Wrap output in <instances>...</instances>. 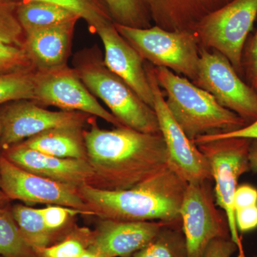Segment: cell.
I'll return each mask as SVG.
<instances>
[{
    "label": "cell",
    "instance_id": "cell-2",
    "mask_svg": "<svg viewBox=\"0 0 257 257\" xmlns=\"http://www.w3.org/2000/svg\"><path fill=\"white\" fill-rule=\"evenodd\" d=\"M187 186L167 167L133 188L104 190L84 184L78 192L99 219L170 223L181 220L179 211Z\"/></svg>",
    "mask_w": 257,
    "mask_h": 257
},
{
    "label": "cell",
    "instance_id": "cell-25",
    "mask_svg": "<svg viewBox=\"0 0 257 257\" xmlns=\"http://www.w3.org/2000/svg\"><path fill=\"white\" fill-rule=\"evenodd\" d=\"M113 23L145 29L151 27L152 19L144 0H104Z\"/></svg>",
    "mask_w": 257,
    "mask_h": 257
},
{
    "label": "cell",
    "instance_id": "cell-40",
    "mask_svg": "<svg viewBox=\"0 0 257 257\" xmlns=\"http://www.w3.org/2000/svg\"><path fill=\"white\" fill-rule=\"evenodd\" d=\"M2 135V122H1V118H0V138H1Z\"/></svg>",
    "mask_w": 257,
    "mask_h": 257
},
{
    "label": "cell",
    "instance_id": "cell-11",
    "mask_svg": "<svg viewBox=\"0 0 257 257\" xmlns=\"http://www.w3.org/2000/svg\"><path fill=\"white\" fill-rule=\"evenodd\" d=\"M39 105L52 106L62 111H80L105 120L115 127L124 126L89 92L75 71L67 64L37 69L35 99Z\"/></svg>",
    "mask_w": 257,
    "mask_h": 257
},
{
    "label": "cell",
    "instance_id": "cell-5",
    "mask_svg": "<svg viewBox=\"0 0 257 257\" xmlns=\"http://www.w3.org/2000/svg\"><path fill=\"white\" fill-rule=\"evenodd\" d=\"M114 25L144 60L192 82L197 79L201 47L192 32L168 31L157 25L145 29Z\"/></svg>",
    "mask_w": 257,
    "mask_h": 257
},
{
    "label": "cell",
    "instance_id": "cell-24",
    "mask_svg": "<svg viewBox=\"0 0 257 257\" xmlns=\"http://www.w3.org/2000/svg\"><path fill=\"white\" fill-rule=\"evenodd\" d=\"M42 1L60 5L76 13L87 23L89 31L96 34L101 27L113 23L104 0H18Z\"/></svg>",
    "mask_w": 257,
    "mask_h": 257
},
{
    "label": "cell",
    "instance_id": "cell-20",
    "mask_svg": "<svg viewBox=\"0 0 257 257\" xmlns=\"http://www.w3.org/2000/svg\"><path fill=\"white\" fill-rule=\"evenodd\" d=\"M17 12L19 21L25 32L80 20L74 12L47 2L20 1Z\"/></svg>",
    "mask_w": 257,
    "mask_h": 257
},
{
    "label": "cell",
    "instance_id": "cell-23",
    "mask_svg": "<svg viewBox=\"0 0 257 257\" xmlns=\"http://www.w3.org/2000/svg\"><path fill=\"white\" fill-rule=\"evenodd\" d=\"M0 255L3 257H39L24 238L9 206L0 207Z\"/></svg>",
    "mask_w": 257,
    "mask_h": 257
},
{
    "label": "cell",
    "instance_id": "cell-9",
    "mask_svg": "<svg viewBox=\"0 0 257 257\" xmlns=\"http://www.w3.org/2000/svg\"><path fill=\"white\" fill-rule=\"evenodd\" d=\"M192 82L211 94L221 106L239 115L247 124L257 119L256 91L243 82L220 52L201 47L197 77Z\"/></svg>",
    "mask_w": 257,
    "mask_h": 257
},
{
    "label": "cell",
    "instance_id": "cell-26",
    "mask_svg": "<svg viewBox=\"0 0 257 257\" xmlns=\"http://www.w3.org/2000/svg\"><path fill=\"white\" fill-rule=\"evenodd\" d=\"M36 71L0 74V104L35 99Z\"/></svg>",
    "mask_w": 257,
    "mask_h": 257
},
{
    "label": "cell",
    "instance_id": "cell-3",
    "mask_svg": "<svg viewBox=\"0 0 257 257\" xmlns=\"http://www.w3.org/2000/svg\"><path fill=\"white\" fill-rule=\"evenodd\" d=\"M153 71L159 86L167 94L168 110L189 140L231 133L248 125L186 77L165 67L153 66Z\"/></svg>",
    "mask_w": 257,
    "mask_h": 257
},
{
    "label": "cell",
    "instance_id": "cell-29",
    "mask_svg": "<svg viewBox=\"0 0 257 257\" xmlns=\"http://www.w3.org/2000/svg\"><path fill=\"white\" fill-rule=\"evenodd\" d=\"M37 69L25 47L0 41V74L25 72Z\"/></svg>",
    "mask_w": 257,
    "mask_h": 257
},
{
    "label": "cell",
    "instance_id": "cell-42",
    "mask_svg": "<svg viewBox=\"0 0 257 257\" xmlns=\"http://www.w3.org/2000/svg\"><path fill=\"white\" fill-rule=\"evenodd\" d=\"M253 257H257V256H253Z\"/></svg>",
    "mask_w": 257,
    "mask_h": 257
},
{
    "label": "cell",
    "instance_id": "cell-14",
    "mask_svg": "<svg viewBox=\"0 0 257 257\" xmlns=\"http://www.w3.org/2000/svg\"><path fill=\"white\" fill-rule=\"evenodd\" d=\"M168 223L99 219L96 229L92 231L88 249L99 257H130L146 246Z\"/></svg>",
    "mask_w": 257,
    "mask_h": 257
},
{
    "label": "cell",
    "instance_id": "cell-36",
    "mask_svg": "<svg viewBox=\"0 0 257 257\" xmlns=\"http://www.w3.org/2000/svg\"><path fill=\"white\" fill-rule=\"evenodd\" d=\"M249 163L251 172H257V140H251L250 144Z\"/></svg>",
    "mask_w": 257,
    "mask_h": 257
},
{
    "label": "cell",
    "instance_id": "cell-7",
    "mask_svg": "<svg viewBox=\"0 0 257 257\" xmlns=\"http://www.w3.org/2000/svg\"><path fill=\"white\" fill-rule=\"evenodd\" d=\"M251 139L224 138L196 144L210 166L216 204L226 214L231 239L239 248V257L245 254L235 221L234 197L240 177L251 171Z\"/></svg>",
    "mask_w": 257,
    "mask_h": 257
},
{
    "label": "cell",
    "instance_id": "cell-33",
    "mask_svg": "<svg viewBox=\"0 0 257 257\" xmlns=\"http://www.w3.org/2000/svg\"><path fill=\"white\" fill-rule=\"evenodd\" d=\"M224 138H246L257 140V119L251 124L246 125L236 131L199 137L193 140V143L197 144Z\"/></svg>",
    "mask_w": 257,
    "mask_h": 257
},
{
    "label": "cell",
    "instance_id": "cell-28",
    "mask_svg": "<svg viewBox=\"0 0 257 257\" xmlns=\"http://www.w3.org/2000/svg\"><path fill=\"white\" fill-rule=\"evenodd\" d=\"M18 0H0V41L24 47L25 33L18 20Z\"/></svg>",
    "mask_w": 257,
    "mask_h": 257
},
{
    "label": "cell",
    "instance_id": "cell-17",
    "mask_svg": "<svg viewBox=\"0 0 257 257\" xmlns=\"http://www.w3.org/2000/svg\"><path fill=\"white\" fill-rule=\"evenodd\" d=\"M79 20L25 32L24 47L37 69H49L67 64L74 28Z\"/></svg>",
    "mask_w": 257,
    "mask_h": 257
},
{
    "label": "cell",
    "instance_id": "cell-39",
    "mask_svg": "<svg viewBox=\"0 0 257 257\" xmlns=\"http://www.w3.org/2000/svg\"><path fill=\"white\" fill-rule=\"evenodd\" d=\"M252 87L255 89V90L257 92V81L254 83V84H253Z\"/></svg>",
    "mask_w": 257,
    "mask_h": 257
},
{
    "label": "cell",
    "instance_id": "cell-12",
    "mask_svg": "<svg viewBox=\"0 0 257 257\" xmlns=\"http://www.w3.org/2000/svg\"><path fill=\"white\" fill-rule=\"evenodd\" d=\"M0 186L10 200L63 206L77 209L83 215L94 216L78 189L23 170L3 155H0Z\"/></svg>",
    "mask_w": 257,
    "mask_h": 257
},
{
    "label": "cell",
    "instance_id": "cell-30",
    "mask_svg": "<svg viewBox=\"0 0 257 257\" xmlns=\"http://www.w3.org/2000/svg\"><path fill=\"white\" fill-rule=\"evenodd\" d=\"M41 211L47 227L56 234L64 229L72 218L77 214H82L77 209L60 205H47L42 208Z\"/></svg>",
    "mask_w": 257,
    "mask_h": 257
},
{
    "label": "cell",
    "instance_id": "cell-32",
    "mask_svg": "<svg viewBox=\"0 0 257 257\" xmlns=\"http://www.w3.org/2000/svg\"><path fill=\"white\" fill-rule=\"evenodd\" d=\"M238 251L237 245L231 238H217L209 243L202 257H231Z\"/></svg>",
    "mask_w": 257,
    "mask_h": 257
},
{
    "label": "cell",
    "instance_id": "cell-27",
    "mask_svg": "<svg viewBox=\"0 0 257 257\" xmlns=\"http://www.w3.org/2000/svg\"><path fill=\"white\" fill-rule=\"evenodd\" d=\"M92 231L87 228L74 230L60 242L37 248L39 257H80L89 246Z\"/></svg>",
    "mask_w": 257,
    "mask_h": 257
},
{
    "label": "cell",
    "instance_id": "cell-37",
    "mask_svg": "<svg viewBox=\"0 0 257 257\" xmlns=\"http://www.w3.org/2000/svg\"><path fill=\"white\" fill-rule=\"evenodd\" d=\"M10 199L5 195L0 186V207L9 206Z\"/></svg>",
    "mask_w": 257,
    "mask_h": 257
},
{
    "label": "cell",
    "instance_id": "cell-19",
    "mask_svg": "<svg viewBox=\"0 0 257 257\" xmlns=\"http://www.w3.org/2000/svg\"><path fill=\"white\" fill-rule=\"evenodd\" d=\"M83 131L81 126L50 128L19 144L50 156L87 160Z\"/></svg>",
    "mask_w": 257,
    "mask_h": 257
},
{
    "label": "cell",
    "instance_id": "cell-22",
    "mask_svg": "<svg viewBox=\"0 0 257 257\" xmlns=\"http://www.w3.org/2000/svg\"><path fill=\"white\" fill-rule=\"evenodd\" d=\"M12 211L22 234L34 251L52 244L57 234L47 227L41 209L16 204L12 208Z\"/></svg>",
    "mask_w": 257,
    "mask_h": 257
},
{
    "label": "cell",
    "instance_id": "cell-4",
    "mask_svg": "<svg viewBox=\"0 0 257 257\" xmlns=\"http://www.w3.org/2000/svg\"><path fill=\"white\" fill-rule=\"evenodd\" d=\"M72 68L89 92L100 99L124 126L144 133L161 134L155 109L106 67L99 47L77 52Z\"/></svg>",
    "mask_w": 257,
    "mask_h": 257
},
{
    "label": "cell",
    "instance_id": "cell-18",
    "mask_svg": "<svg viewBox=\"0 0 257 257\" xmlns=\"http://www.w3.org/2000/svg\"><path fill=\"white\" fill-rule=\"evenodd\" d=\"M231 0H144L152 21L168 31H190L206 15Z\"/></svg>",
    "mask_w": 257,
    "mask_h": 257
},
{
    "label": "cell",
    "instance_id": "cell-35",
    "mask_svg": "<svg viewBox=\"0 0 257 257\" xmlns=\"http://www.w3.org/2000/svg\"><path fill=\"white\" fill-rule=\"evenodd\" d=\"M257 205V189L251 184L238 185L234 197V211L251 206Z\"/></svg>",
    "mask_w": 257,
    "mask_h": 257
},
{
    "label": "cell",
    "instance_id": "cell-6",
    "mask_svg": "<svg viewBox=\"0 0 257 257\" xmlns=\"http://www.w3.org/2000/svg\"><path fill=\"white\" fill-rule=\"evenodd\" d=\"M256 17L257 0H231L204 17L192 32L201 47L220 52L243 75V49Z\"/></svg>",
    "mask_w": 257,
    "mask_h": 257
},
{
    "label": "cell",
    "instance_id": "cell-41",
    "mask_svg": "<svg viewBox=\"0 0 257 257\" xmlns=\"http://www.w3.org/2000/svg\"><path fill=\"white\" fill-rule=\"evenodd\" d=\"M0 257H3V256H2L1 255H0Z\"/></svg>",
    "mask_w": 257,
    "mask_h": 257
},
{
    "label": "cell",
    "instance_id": "cell-38",
    "mask_svg": "<svg viewBox=\"0 0 257 257\" xmlns=\"http://www.w3.org/2000/svg\"><path fill=\"white\" fill-rule=\"evenodd\" d=\"M80 257H99L95 253L93 252L91 250L87 249L81 255Z\"/></svg>",
    "mask_w": 257,
    "mask_h": 257
},
{
    "label": "cell",
    "instance_id": "cell-16",
    "mask_svg": "<svg viewBox=\"0 0 257 257\" xmlns=\"http://www.w3.org/2000/svg\"><path fill=\"white\" fill-rule=\"evenodd\" d=\"M3 156L23 170L79 189L92 182V167L87 160L60 158L18 144L4 150Z\"/></svg>",
    "mask_w": 257,
    "mask_h": 257
},
{
    "label": "cell",
    "instance_id": "cell-1",
    "mask_svg": "<svg viewBox=\"0 0 257 257\" xmlns=\"http://www.w3.org/2000/svg\"><path fill=\"white\" fill-rule=\"evenodd\" d=\"M84 130L87 161L94 175L89 185L104 190L137 187L168 167V154L161 134L121 126L104 130L95 118Z\"/></svg>",
    "mask_w": 257,
    "mask_h": 257
},
{
    "label": "cell",
    "instance_id": "cell-10",
    "mask_svg": "<svg viewBox=\"0 0 257 257\" xmlns=\"http://www.w3.org/2000/svg\"><path fill=\"white\" fill-rule=\"evenodd\" d=\"M145 67L153 92L154 109L167 147L168 167L187 184L212 181L207 158L197 145L189 140L168 110L165 96L154 74L153 65L145 62Z\"/></svg>",
    "mask_w": 257,
    "mask_h": 257
},
{
    "label": "cell",
    "instance_id": "cell-8",
    "mask_svg": "<svg viewBox=\"0 0 257 257\" xmlns=\"http://www.w3.org/2000/svg\"><path fill=\"white\" fill-rule=\"evenodd\" d=\"M211 182L187 184L186 187L179 214L187 257H202L211 241L231 238L227 217L217 208Z\"/></svg>",
    "mask_w": 257,
    "mask_h": 257
},
{
    "label": "cell",
    "instance_id": "cell-15",
    "mask_svg": "<svg viewBox=\"0 0 257 257\" xmlns=\"http://www.w3.org/2000/svg\"><path fill=\"white\" fill-rule=\"evenodd\" d=\"M104 48V63L124 81L139 97L154 109V96L149 82L145 60L115 28L114 23L96 32Z\"/></svg>",
    "mask_w": 257,
    "mask_h": 257
},
{
    "label": "cell",
    "instance_id": "cell-21",
    "mask_svg": "<svg viewBox=\"0 0 257 257\" xmlns=\"http://www.w3.org/2000/svg\"><path fill=\"white\" fill-rule=\"evenodd\" d=\"M132 257H187L182 219L166 224L151 241Z\"/></svg>",
    "mask_w": 257,
    "mask_h": 257
},
{
    "label": "cell",
    "instance_id": "cell-34",
    "mask_svg": "<svg viewBox=\"0 0 257 257\" xmlns=\"http://www.w3.org/2000/svg\"><path fill=\"white\" fill-rule=\"evenodd\" d=\"M235 221L238 231L245 233L257 228V205L235 210Z\"/></svg>",
    "mask_w": 257,
    "mask_h": 257
},
{
    "label": "cell",
    "instance_id": "cell-31",
    "mask_svg": "<svg viewBox=\"0 0 257 257\" xmlns=\"http://www.w3.org/2000/svg\"><path fill=\"white\" fill-rule=\"evenodd\" d=\"M243 75L252 87L257 81V31L246 43L242 56Z\"/></svg>",
    "mask_w": 257,
    "mask_h": 257
},
{
    "label": "cell",
    "instance_id": "cell-13",
    "mask_svg": "<svg viewBox=\"0 0 257 257\" xmlns=\"http://www.w3.org/2000/svg\"><path fill=\"white\" fill-rule=\"evenodd\" d=\"M94 117L80 111L48 110L33 101H11L0 110V147L4 151L50 128L84 127Z\"/></svg>",
    "mask_w": 257,
    "mask_h": 257
}]
</instances>
